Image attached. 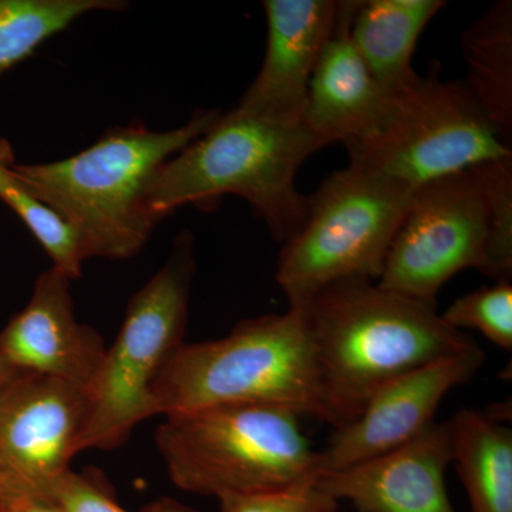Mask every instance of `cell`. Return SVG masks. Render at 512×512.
Listing matches in <instances>:
<instances>
[{"label": "cell", "mask_w": 512, "mask_h": 512, "mask_svg": "<svg viewBox=\"0 0 512 512\" xmlns=\"http://www.w3.org/2000/svg\"><path fill=\"white\" fill-rule=\"evenodd\" d=\"M333 430L355 420L384 384L476 348L436 306L363 278L342 279L299 306Z\"/></svg>", "instance_id": "obj_1"}, {"label": "cell", "mask_w": 512, "mask_h": 512, "mask_svg": "<svg viewBox=\"0 0 512 512\" xmlns=\"http://www.w3.org/2000/svg\"><path fill=\"white\" fill-rule=\"evenodd\" d=\"M221 110H197L183 126L150 130L143 121L110 128L73 156L52 163L15 164L43 204L72 227L84 262L133 258L156 224L144 201L165 163L207 133Z\"/></svg>", "instance_id": "obj_2"}, {"label": "cell", "mask_w": 512, "mask_h": 512, "mask_svg": "<svg viewBox=\"0 0 512 512\" xmlns=\"http://www.w3.org/2000/svg\"><path fill=\"white\" fill-rule=\"evenodd\" d=\"M322 144L303 124H288L235 106L163 165L148 187L144 207L158 224L184 205L212 210L225 195L251 205L276 241L301 227L305 195L296 175Z\"/></svg>", "instance_id": "obj_3"}, {"label": "cell", "mask_w": 512, "mask_h": 512, "mask_svg": "<svg viewBox=\"0 0 512 512\" xmlns=\"http://www.w3.org/2000/svg\"><path fill=\"white\" fill-rule=\"evenodd\" d=\"M158 416L227 404H269L326 423L315 356L298 309L237 323L227 336L184 343L153 384Z\"/></svg>", "instance_id": "obj_4"}, {"label": "cell", "mask_w": 512, "mask_h": 512, "mask_svg": "<svg viewBox=\"0 0 512 512\" xmlns=\"http://www.w3.org/2000/svg\"><path fill=\"white\" fill-rule=\"evenodd\" d=\"M301 416L269 404H227L164 417L158 453L185 493H268L319 478L318 451Z\"/></svg>", "instance_id": "obj_5"}, {"label": "cell", "mask_w": 512, "mask_h": 512, "mask_svg": "<svg viewBox=\"0 0 512 512\" xmlns=\"http://www.w3.org/2000/svg\"><path fill=\"white\" fill-rule=\"evenodd\" d=\"M194 244V234L181 231L161 268L127 302L119 333L89 390L79 453L120 447L138 424L158 416L153 384L185 343L197 275Z\"/></svg>", "instance_id": "obj_6"}, {"label": "cell", "mask_w": 512, "mask_h": 512, "mask_svg": "<svg viewBox=\"0 0 512 512\" xmlns=\"http://www.w3.org/2000/svg\"><path fill=\"white\" fill-rule=\"evenodd\" d=\"M412 188L349 164L306 197L301 227L279 252L276 282L288 308L349 278L377 282L387 252L402 227Z\"/></svg>", "instance_id": "obj_7"}, {"label": "cell", "mask_w": 512, "mask_h": 512, "mask_svg": "<svg viewBox=\"0 0 512 512\" xmlns=\"http://www.w3.org/2000/svg\"><path fill=\"white\" fill-rule=\"evenodd\" d=\"M349 164L412 190L477 165L512 157L463 82L421 79L394 96V110L375 136L345 146Z\"/></svg>", "instance_id": "obj_8"}, {"label": "cell", "mask_w": 512, "mask_h": 512, "mask_svg": "<svg viewBox=\"0 0 512 512\" xmlns=\"http://www.w3.org/2000/svg\"><path fill=\"white\" fill-rule=\"evenodd\" d=\"M493 244V210L477 165L414 190L377 285L437 308L458 272L490 276Z\"/></svg>", "instance_id": "obj_9"}, {"label": "cell", "mask_w": 512, "mask_h": 512, "mask_svg": "<svg viewBox=\"0 0 512 512\" xmlns=\"http://www.w3.org/2000/svg\"><path fill=\"white\" fill-rule=\"evenodd\" d=\"M89 412L86 390L19 373L0 394V494L49 497L72 470Z\"/></svg>", "instance_id": "obj_10"}, {"label": "cell", "mask_w": 512, "mask_h": 512, "mask_svg": "<svg viewBox=\"0 0 512 512\" xmlns=\"http://www.w3.org/2000/svg\"><path fill=\"white\" fill-rule=\"evenodd\" d=\"M485 362L480 346L397 377L373 394L355 420L333 430L318 451L319 477L409 443L434 423L441 402Z\"/></svg>", "instance_id": "obj_11"}, {"label": "cell", "mask_w": 512, "mask_h": 512, "mask_svg": "<svg viewBox=\"0 0 512 512\" xmlns=\"http://www.w3.org/2000/svg\"><path fill=\"white\" fill-rule=\"evenodd\" d=\"M72 279L50 266L36 278L28 305L0 333V355L18 373L92 389L106 345L74 312Z\"/></svg>", "instance_id": "obj_12"}, {"label": "cell", "mask_w": 512, "mask_h": 512, "mask_svg": "<svg viewBox=\"0 0 512 512\" xmlns=\"http://www.w3.org/2000/svg\"><path fill=\"white\" fill-rule=\"evenodd\" d=\"M453 460L448 421H434L403 446L322 474L316 485L356 512H456L446 487Z\"/></svg>", "instance_id": "obj_13"}, {"label": "cell", "mask_w": 512, "mask_h": 512, "mask_svg": "<svg viewBox=\"0 0 512 512\" xmlns=\"http://www.w3.org/2000/svg\"><path fill=\"white\" fill-rule=\"evenodd\" d=\"M264 62L237 107L302 124L309 83L338 20L339 0H264Z\"/></svg>", "instance_id": "obj_14"}, {"label": "cell", "mask_w": 512, "mask_h": 512, "mask_svg": "<svg viewBox=\"0 0 512 512\" xmlns=\"http://www.w3.org/2000/svg\"><path fill=\"white\" fill-rule=\"evenodd\" d=\"M357 0H340L338 20L309 83L302 124L323 147L365 140L392 117L394 97L380 87L350 42Z\"/></svg>", "instance_id": "obj_15"}, {"label": "cell", "mask_w": 512, "mask_h": 512, "mask_svg": "<svg viewBox=\"0 0 512 512\" xmlns=\"http://www.w3.org/2000/svg\"><path fill=\"white\" fill-rule=\"evenodd\" d=\"M446 5L443 0H357L350 42L390 96L406 92L421 79L413 69L417 42Z\"/></svg>", "instance_id": "obj_16"}, {"label": "cell", "mask_w": 512, "mask_h": 512, "mask_svg": "<svg viewBox=\"0 0 512 512\" xmlns=\"http://www.w3.org/2000/svg\"><path fill=\"white\" fill-rule=\"evenodd\" d=\"M470 512H512V430L495 414L463 409L448 420Z\"/></svg>", "instance_id": "obj_17"}, {"label": "cell", "mask_w": 512, "mask_h": 512, "mask_svg": "<svg viewBox=\"0 0 512 512\" xmlns=\"http://www.w3.org/2000/svg\"><path fill=\"white\" fill-rule=\"evenodd\" d=\"M464 84L495 130L512 143V3L501 0L461 35Z\"/></svg>", "instance_id": "obj_18"}, {"label": "cell", "mask_w": 512, "mask_h": 512, "mask_svg": "<svg viewBox=\"0 0 512 512\" xmlns=\"http://www.w3.org/2000/svg\"><path fill=\"white\" fill-rule=\"evenodd\" d=\"M127 9L126 0H0V77L83 16Z\"/></svg>", "instance_id": "obj_19"}, {"label": "cell", "mask_w": 512, "mask_h": 512, "mask_svg": "<svg viewBox=\"0 0 512 512\" xmlns=\"http://www.w3.org/2000/svg\"><path fill=\"white\" fill-rule=\"evenodd\" d=\"M16 157L8 138L0 137V201L8 205L45 249L57 271L76 281L84 261L72 227L33 194L15 170Z\"/></svg>", "instance_id": "obj_20"}, {"label": "cell", "mask_w": 512, "mask_h": 512, "mask_svg": "<svg viewBox=\"0 0 512 512\" xmlns=\"http://www.w3.org/2000/svg\"><path fill=\"white\" fill-rule=\"evenodd\" d=\"M450 328L477 330L485 338L511 352L512 349V285L498 281L456 299L440 313Z\"/></svg>", "instance_id": "obj_21"}, {"label": "cell", "mask_w": 512, "mask_h": 512, "mask_svg": "<svg viewBox=\"0 0 512 512\" xmlns=\"http://www.w3.org/2000/svg\"><path fill=\"white\" fill-rule=\"evenodd\" d=\"M493 210L494 245L490 278H512V157L478 165Z\"/></svg>", "instance_id": "obj_22"}, {"label": "cell", "mask_w": 512, "mask_h": 512, "mask_svg": "<svg viewBox=\"0 0 512 512\" xmlns=\"http://www.w3.org/2000/svg\"><path fill=\"white\" fill-rule=\"evenodd\" d=\"M49 497L67 512H133L121 507L103 485L84 474H66L50 490ZM138 512H201L174 498L163 497Z\"/></svg>", "instance_id": "obj_23"}, {"label": "cell", "mask_w": 512, "mask_h": 512, "mask_svg": "<svg viewBox=\"0 0 512 512\" xmlns=\"http://www.w3.org/2000/svg\"><path fill=\"white\" fill-rule=\"evenodd\" d=\"M220 512H338L339 501L315 484L255 494H229L218 498Z\"/></svg>", "instance_id": "obj_24"}, {"label": "cell", "mask_w": 512, "mask_h": 512, "mask_svg": "<svg viewBox=\"0 0 512 512\" xmlns=\"http://www.w3.org/2000/svg\"><path fill=\"white\" fill-rule=\"evenodd\" d=\"M0 512H67L53 498L45 495L0 494Z\"/></svg>", "instance_id": "obj_25"}, {"label": "cell", "mask_w": 512, "mask_h": 512, "mask_svg": "<svg viewBox=\"0 0 512 512\" xmlns=\"http://www.w3.org/2000/svg\"><path fill=\"white\" fill-rule=\"evenodd\" d=\"M18 375L19 373L16 372L13 367H10L9 363L0 355V394L3 393V390H5L8 384Z\"/></svg>", "instance_id": "obj_26"}]
</instances>
